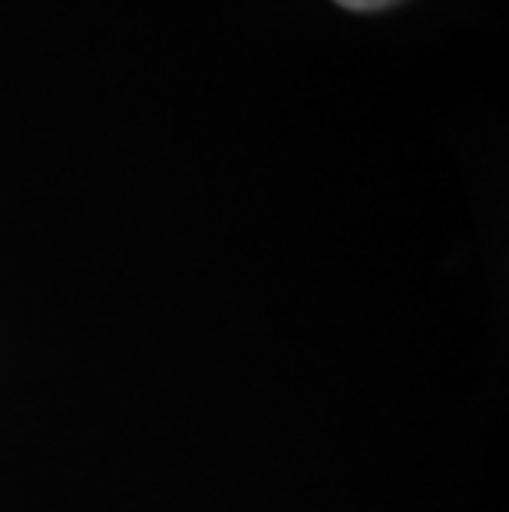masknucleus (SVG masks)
Listing matches in <instances>:
<instances>
[{
	"label": "nucleus",
	"mask_w": 509,
	"mask_h": 512,
	"mask_svg": "<svg viewBox=\"0 0 509 512\" xmlns=\"http://www.w3.org/2000/svg\"><path fill=\"white\" fill-rule=\"evenodd\" d=\"M338 7H348V10H384L397 4V0H334Z\"/></svg>",
	"instance_id": "f257e3e1"
}]
</instances>
